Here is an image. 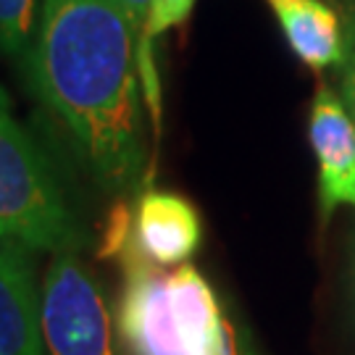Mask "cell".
Listing matches in <instances>:
<instances>
[{"label": "cell", "instance_id": "cell-12", "mask_svg": "<svg viewBox=\"0 0 355 355\" xmlns=\"http://www.w3.org/2000/svg\"><path fill=\"white\" fill-rule=\"evenodd\" d=\"M340 92H343V103L345 108H347V114L355 121V37L353 35L347 37V53H345V61H343V85H340Z\"/></svg>", "mask_w": 355, "mask_h": 355}, {"label": "cell", "instance_id": "cell-1", "mask_svg": "<svg viewBox=\"0 0 355 355\" xmlns=\"http://www.w3.org/2000/svg\"><path fill=\"white\" fill-rule=\"evenodd\" d=\"M26 82L98 190L116 200L145 190L148 105L116 0H42Z\"/></svg>", "mask_w": 355, "mask_h": 355}, {"label": "cell", "instance_id": "cell-3", "mask_svg": "<svg viewBox=\"0 0 355 355\" xmlns=\"http://www.w3.org/2000/svg\"><path fill=\"white\" fill-rule=\"evenodd\" d=\"M0 242L51 255L89 245L48 155L13 114H0Z\"/></svg>", "mask_w": 355, "mask_h": 355}, {"label": "cell", "instance_id": "cell-6", "mask_svg": "<svg viewBox=\"0 0 355 355\" xmlns=\"http://www.w3.org/2000/svg\"><path fill=\"white\" fill-rule=\"evenodd\" d=\"M35 250L0 242V355H45Z\"/></svg>", "mask_w": 355, "mask_h": 355}, {"label": "cell", "instance_id": "cell-9", "mask_svg": "<svg viewBox=\"0 0 355 355\" xmlns=\"http://www.w3.org/2000/svg\"><path fill=\"white\" fill-rule=\"evenodd\" d=\"M195 3L198 0H155L150 19H148V26H145V35H142L140 45H137L142 95H145V105H148V114H150L155 135L161 132V79H158V69H155L153 42L158 37H164L166 32H171L174 26L184 24L190 19Z\"/></svg>", "mask_w": 355, "mask_h": 355}, {"label": "cell", "instance_id": "cell-8", "mask_svg": "<svg viewBox=\"0 0 355 355\" xmlns=\"http://www.w3.org/2000/svg\"><path fill=\"white\" fill-rule=\"evenodd\" d=\"M292 53L311 69L343 66L347 37L340 13L324 0H266Z\"/></svg>", "mask_w": 355, "mask_h": 355}, {"label": "cell", "instance_id": "cell-2", "mask_svg": "<svg viewBox=\"0 0 355 355\" xmlns=\"http://www.w3.org/2000/svg\"><path fill=\"white\" fill-rule=\"evenodd\" d=\"M116 261L124 271L116 318L132 355H261L250 329L195 266L164 274L135 237Z\"/></svg>", "mask_w": 355, "mask_h": 355}, {"label": "cell", "instance_id": "cell-4", "mask_svg": "<svg viewBox=\"0 0 355 355\" xmlns=\"http://www.w3.org/2000/svg\"><path fill=\"white\" fill-rule=\"evenodd\" d=\"M45 355H121L119 318L79 253H55L42 271Z\"/></svg>", "mask_w": 355, "mask_h": 355}, {"label": "cell", "instance_id": "cell-13", "mask_svg": "<svg viewBox=\"0 0 355 355\" xmlns=\"http://www.w3.org/2000/svg\"><path fill=\"white\" fill-rule=\"evenodd\" d=\"M0 114H13L11 98H8V92H6V87H3V85H0Z\"/></svg>", "mask_w": 355, "mask_h": 355}, {"label": "cell", "instance_id": "cell-10", "mask_svg": "<svg viewBox=\"0 0 355 355\" xmlns=\"http://www.w3.org/2000/svg\"><path fill=\"white\" fill-rule=\"evenodd\" d=\"M42 0H0V55L19 66L26 79L37 37Z\"/></svg>", "mask_w": 355, "mask_h": 355}, {"label": "cell", "instance_id": "cell-11", "mask_svg": "<svg viewBox=\"0 0 355 355\" xmlns=\"http://www.w3.org/2000/svg\"><path fill=\"white\" fill-rule=\"evenodd\" d=\"M153 3H155V0H116V6L124 13V19H127V24H129V29H132L137 45H140L142 35H145V26H148V19H150Z\"/></svg>", "mask_w": 355, "mask_h": 355}, {"label": "cell", "instance_id": "cell-5", "mask_svg": "<svg viewBox=\"0 0 355 355\" xmlns=\"http://www.w3.org/2000/svg\"><path fill=\"white\" fill-rule=\"evenodd\" d=\"M308 135L318 161L321 216L329 218L340 205L355 208V121L327 85L316 89Z\"/></svg>", "mask_w": 355, "mask_h": 355}, {"label": "cell", "instance_id": "cell-7", "mask_svg": "<svg viewBox=\"0 0 355 355\" xmlns=\"http://www.w3.org/2000/svg\"><path fill=\"white\" fill-rule=\"evenodd\" d=\"M203 240L198 208L168 190H145L135 200V245L155 266L187 263Z\"/></svg>", "mask_w": 355, "mask_h": 355}]
</instances>
